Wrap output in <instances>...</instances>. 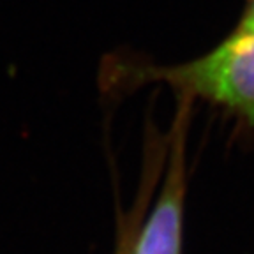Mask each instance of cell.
Segmentation results:
<instances>
[{"instance_id": "cell-3", "label": "cell", "mask_w": 254, "mask_h": 254, "mask_svg": "<svg viewBox=\"0 0 254 254\" xmlns=\"http://www.w3.org/2000/svg\"><path fill=\"white\" fill-rule=\"evenodd\" d=\"M237 32H254V0H247L246 7L240 16V21L235 27Z\"/></svg>"}, {"instance_id": "cell-1", "label": "cell", "mask_w": 254, "mask_h": 254, "mask_svg": "<svg viewBox=\"0 0 254 254\" xmlns=\"http://www.w3.org/2000/svg\"><path fill=\"white\" fill-rule=\"evenodd\" d=\"M131 83L166 81L254 126V32L233 30L205 55L170 67H131Z\"/></svg>"}, {"instance_id": "cell-2", "label": "cell", "mask_w": 254, "mask_h": 254, "mask_svg": "<svg viewBox=\"0 0 254 254\" xmlns=\"http://www.w3.org/2000/svg\"><path fill=\"white\" fill-rule=\"evenodd\" d=\"M182 196L184 166L180 147H177L157 205L145 224L132 254H180Z\"/></svg>"}]
</instances>
